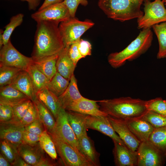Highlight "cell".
Wrapping results in <instances>:
<instances>
[{
  "mask_svg": "<svg viewBox=\"0 0 166 166\" xmlns=\"http://www.w3.org/2000/svg\"><path fill=\"white\" fill-rule=\"evenodd\" d=\"M144 14L137 19L138 29L151 28L154 25L166 22V9L164 0H144Z\"/></svg>",
  "mask_w": 166,
  "mask_h": 166,
  "instance_id": "obj_5",
  "label": "cell"
},
{
  "mask_svg": "<svg viewBox=\"0 0 166 166\" xmlns=\"http://www.w3.org/2000/svg\"><path fill=\"white\" fill-rule=\"evenodd\" d=\"M64 0H45L44 2L39 8L38 10H41L52 5L60 3L63 2Z\"/></svg>",
  "mask_w": 166,
  "mask_h": 166,
  "instance_id": "obj_46",
  "label": "cell"
},
{
  "mask_svg": "<svg viewBox=\"0 0 166 166\" xmlns=\"http://www.w3.org/2000/svg\"><path fill=\"white\" fill-rule=\"evenodd\" d=\"M69 123L77 139L86 132L85 119L86 115L66 110Z\"/></svg>",
  "mask_w": 166,
  "mask_h": 166,
  "instance_id": "obj_25",
  "label": "cell"
},
{
  "mask_svg": "<svg viewBox=\"0 0 166 166\" xmlns=\"http://www.w3.org/2000/svg\"><path fill=\"white\" fill-rule=\"evenodd\" d=\"M48 133L57 136L78 150V139L69 123L65 109H61L53 128Z\"/></svg>",
  "mask_w": 166,
  "mask_h": 166,
  "instance_id": "obj_11",
  "label": "cell"
},
{
  "mask_svg": "<svg viewBox=\"0 0 166 166\" xmlns=\"http://www.w3.org/2000/svg\"><path fill=\"white\" fill-rule=\"evenodd\" d=\"M58 55V54L34 61L35 65L49 81L57 72L56 64Z\"/></svg>",
  "mask_w": 166,
  "mask_h": 166,
  "instance_id": "obj_28",
  "label": "cell"
},
{
  "mask_svg": "<svg viewBox=\"0 0 166 166\" xmlns=\"http://www.w3.org/2000/svg\"><path fill=\"white\" fill-rule=\"evenodd\" d=\"M13 109L12 106L0 104V122L11 120L13 117Z\"/></svg>",
  "mask_w": 166,
  "mask_h": 166,
  "instance_id": "obj_43",
  "label": "cell"
},
{
  "mask_svg": "<svg viewBox=\"0 0 166 166\" xmlns=\"http://www.w3.org/2000/svg\"><path fill=\"white\" fill-rule=\"evenodd\" d=\"M80 39L70 45L68 50L69 55L76 65L80 59L84 58L80 54L78 49V45Z\"/></svg>",
  "mask_w": 166,
  "mask_h": 166,
  "instance_id": "obj_42",
  "label": "cell"
},
{
  "mask_svg": "<svg viewBox=\"0 0 166 166\" xmlns=\"http://www.w3.org/2000/svg\"><path fill=\"white\" fill-rule=\"evenodd\" d=\"M69 81L57 72L49 81L47 88L58 97L65 91L69 85Z\"/></svg>",
  "mask_w": 166,
  "mask_h": 166,
  "instance_id": "obj_30",
  "label": "cell"
},
{
  "mask_svg": "<svg viewBox=\"0 0 166 166\" xmlns=\"http://www.w3.org/2000/svg\"><path fill=\"white\" fill-rule=\"evenodd\" d=\"M21 69L0 65V86L11 85L17 77Z\"/></svg>",
  "mask_w": 166,
  "mask_h": 166,
  "instance_id": "obj_32",
  "label": "cell"
},
{
  "mask_svg": "<svg viewBox=\"0 0 166 166\" xmlns=\"http://www.w3.org/2000/svg\"><path fill=\"white\" fill-rule=\"evenodd\" d=\"M146 101L130 97L98 101L100 109L108 115L124 121L141 117L148 111Z\"/></svg>",
  "mask_w": 166,
  "mask_h": 166,
  "instance_id": "obj_2",
  "label": "cell"
},
{
  "mask_svg": "<svg viewBox=\"0 0 166 166\" xmlns=\"http://www.w3.org/2000/svg\"><path fill=\"white\" fill-rule=\"evenodd\" d=\"M31 17L37 22L46 21L58 23L71 17L68 9L63 1L38 10L32 14Z\"/></svg>",
  "mask_w": 166,
  "mask_h": 166,
  "instance_id": "obj_9",
  "label": "cell"
},
{
  "mask_svg": "<svg viewBox=\"0 0 166 166\" xmlns=\"http://www.w3.org/2000/svg\"><path fill=\"white\" fill-rule=\"evenodd\" d=\"M159 42L157 59L166 58V22L153 25L152 27Z\"/></svg>",
  "mask_w": 166,
  "mask_h": 166,
  "instance_id": "obj_31",
  "label": "cell"
},
{
  "mask_svg": "<svg viewBox=\"0 0 166 166\" xmlns=\"http://www.w3.org/2000/svg\"><path fill=\"white\" fill-rule=\"evenodd\" d=\"M12 166H31L26 162L19 155Z\"/></svg>",
  "mask_w": 166,
  "mask_h": 166,
  "instance_id": "obj_48",
  "label": "cell"
},
{
  "mask_svg": "<svg viewBox=\"0 0 166 166\" xmlns=\"http://www.w3.org/2000/svg\"><path fill=\"white\" fill-rule=\"evenodd\" d=\"M66 6L71 17H75L77 8L79 4L86 6L88 4L87 0H64L63 1Z\"/></svg>",
  "mask_w": 166,
  "mask_h": 166,
  "instance_id": "obj_40",
  "label": "cell"
},
{
  "mask_svg": "<svg viewBox=\"0 0 166 166\" xmlns=\"http://www.w3.org/2000/svg\"><path fill=\"white\" fill-rule=\"evenodd\" d=\"M1 153L10 163L11 165L19 156L17 148L7 141L0 140Z\"/></svg>",
  "mask_w": 166,
  "mask_h": 166,
  "instance_id": "obj_35",
  "label": "cell"
},
{
  "mask_svg": "<svg viewBox=\"0 0 166 166\" xmlns=\"http://www.w3.org/2000/svg\"><path fill=\"white\" fill-rule=\"evenodd\" d=\"M0 123V140H6L17 148L22 144L24 127L20 121L12 120Z\"/></svg>",
  "mask_w": 166,
  "mask_h": 166,
  "instance_id": "obj_12",
  "label": "cell"
},
{
  "mask_svg": "<svg viewBox=\"0 0 166 166\" xmlns=\"http://www.w3.org/2000/svg\"><path fill=\"white\" fill-rule=\"evenodd\" d=\"M0 166H12L10 163L6 158L0 153Z\"/></svg>",
  "mask_w": 166,
  "mask_h": 166,
  "instance_id": "obj_49",
  "label": "cell"
},
{
  "mask_svg": "<svg viewBox=\"0 0 166 166\" xmlns=\"http://www.w3.org/2000/svg\"><path fill=\"white\" fill-rule=\"evenodd\" d=\"M94 25L89 20L80 21L75 17L61 22L59 28L65 46H70L80 39L84 33Z\"/></svg>",
  "mask_w": 166,
  "mask_h": 166,
  "instance_id": "obj_6",
  "label": "cell"
},
{
  "mask_svg": "<svg viewBox=\"0 0 166 166\" xmlns=\"http://www.w3.org/2000/svg\"><path fill=\"white\" fill-rule=\"evenodd\" d=\"M141 118L149 122L155 128L166 127V117L148 111Z\"/></svg>",
  "mask_w": 166,
  "mask_h": 166,
  "instance_id": "obj_36",
  "label": "cell"
},
{
  "mask_svg": "<svg viewBox=\"0 0 166 166\" xmlns=\"http://www.w3.org/2000/svg\"><path fill=\"white\" fill-rule=\"evenodd\" d=\"M114 147L113 150L115 165L117 166H137L136 152L128 148L126 145L113 140Z\"/></svg>",
  "mask_w": 166,
  "mask_h": 166,
  "instance_id": "obj_17",
  "label": "cell"
},
{
  "mask_svg": "<svg viewBox=\"0 0 166 166\" xmlns=\"http://www.w3.org/2000/svg\"><path fill=\"white\" fill-rule=\"evenodd\" d=\"M40 136L25 130L22 135V144L31 146H35L39 143Z\"/></svg>",
  "mask_w": 166,
  "mask_h": 166,
  "instance_id": "obj_44",
  "label": "cell"
},
{
  "mask_svg": "<svg viewBox=\"0 0 166 166\" xmlns=\"http://www.w3.org/2000/svg\"><path fill=\"white\" fill-rule=\"evenodd\" d=\"M78 150L93 166L100 165V154L96 150L93 141L87 132L78 139Z\"/></svg>",
  "mask_w": 166,
  "mask_h": 166,
  "instance_id": "obj_18",
  "label": "cell"
},
{
  "mask_svg": "<svg viewBox=\"0 0 166 166\" xmlns=\"http://www.w3.org/2000/svg\"><path fill=\"white\" fill-rule=\"evenodd\" d=\"M83 97L79 91L77 81L73 74L71 77L68 87L58 97L62 108L65 110L73 102Z\"/></svg>",
  "mask_w": 166,
  "mask_h": 166,
  "instance_id": "obj_22",
  "label": "cell"
},
{
  "mask_svg": "<svg viewBox=\"0 0 166 166\" xmlns=\"http://www.w3.org/2000/svg\"><path fill=\"white\" fill-rule=\"evenodd\" d=\"M24 128L25 130L40 135L45 130L43 124L38 118Z\"/></svg>",
  "mask_w": 166,
  "mask_h": 166,
  "instance_id": "obj_41",
  "label": "cell"
},
{
  "mask_svg": "<svg viewBox=\"0 0 166 166\" xmlns=\"http://www.w3.org/2000/svg\"><path fill=\"white\" fill-rule=\"evenodd\" d=\"M4 31L1 29L0 31V47L1 48L3 45V34Z\"/></svg>",
  "mask_w": 166,
  "mask_h": 166,
  "instance_id": "obj_50",
  "label": "cell"
},
{
  "mask_svg": "<svg viewBox=\"0 0 166 166\" xmlns=\"http://www.w3.org/2000/svg\"><path fill=\"white\" fill-rule=\"evenodd\" d=\"M98 101L91 100L83 97L74 102L66 110L71 111L86 115L97 117H106L108 115L101 110Z\"/></svg>",
  "mask_w": 166,
  "mask_h": 166,
  "instance_id": "obj_15",
  "label": "cell"
},
{
  "mask_svg": "<svg viewBox=\"0 0 166 166\" xmlns=\"http://www.w3.org/2000/svg\"><path fill=\"white\" fill-rule=\"evenodd\" d=\"M36 94L37 98L51 112L56 120L62 108L58 97L47 87L38 91Z\"/></svg>",
  "mask_w": 166,
  "mask_h": 166,
  "instance_id": "obj_23",
  "label": "cell"
},
{
  "mask_svg": "<svg viewBox=\"0 0 166 166\" xmlns=\"http://www.w3.org/2000/svg\"><path fill=\"white\" fill-rule=\"evenodd\" d=\"M29 99L26 95L11 85L0 87V104L13 106Z\"/></svg>",
  "mask_w": 166,
  "mask_h": 166,
  "instance_id": "obj_21",
  "label": "cell"
},
{
  "mask_svg": "<svg viewBox=\"0 0 166 166\" xmlns=\"http://www.w3.org/2000/svg\"><path fill=\"white\" fill-rule=\"evenodd\" d=\"M144 0H99L98 5L109 18L124 22L144 15L141 6Z\"/></svg>",
  "mask_w": 166,
  "mask_h": 166,
  "instance_id": "obj_4",
  "label": "cell"
},
{
  "mask_svg": "<svg viewBox=\"0 0 166 166\" xmlns=\"http://www.w3.org/2000/svg\"><path fill=\"white\" fill-rule=\"evenodd\" d=\"M32 102L36 108L38 118L43 124L45 130L48 132H51L56 123V120L53 116L37 97Z\"/></svg>",
  "mask_w": 166,
  "mask_h": 166,
  "instance_id": "obj_26",
  "label": "cell"
},
{
  "mask_svg": "<svg viewBox=\"0 0 166 166\" xmlns=\"http://www.w3.org/2000/svg\"><path fill=\"white\" fill-rule=\"evenodd\" d=\"M69 46H65L59 53L56 65L57 72L70 81L76 65L69 55Z\"/></svg>",
  "mask_w": 166,
  "mask_h": 166,
  "instance_id": "obj_20",
  "label": "cell"
},
{
  "mask_svg": "<svg viewBox=\"0 0 166 166\" xmlns=\"http://www.w3.org/2000/svg\"><path fill=\"white\" fill-rule=\"evenodd\" d=\"M26 71L30 77L36 94L38 91L47 87L50 81L38 68L34 61L29 65Z\"/></svg>",
  "mask_w": 166,
  "mask_h": 166,
  "instance_id": "obj_27",
  "label": "cell"
},
{
  "mask_svg": "<svg viewBox=\"0 0 166 166\" xmlns=\"http://www.w3.org/2000/svg\"><path fill=\"white\" fill-rule=\"evenodd\" d=\"M57 152L66 166H93L77 149L57 136L48 133Z\"/></svg>",
  "mask_w": 166,
  "mask_h": 166,
  "instance_id": "obj_7",
  "label": "cell"
},
{
  "mask_svg": "<svg viewBox=\"0 0 166 166\" xmlns=\"http://www.w3.org/2000/svg\"><path fill=\"white\" fill-rule=\"evenodd\" d=\"M146 106L148 111L166 117V100L157 97L146 101Z\"/></svg>",
  "mask_w": 166,
  "mask_h": 166,
  "instance_id": "obj_37",
  "label": "cell"
},
{
  "mask_svg": "<svg viewBox=\"0 0 166 166\" xmlns=\"http://www.w3.org/2000/svg\"><path fill=\"white\" fill-rule=\"evenodd\" d=\"M37 23L34 45L31 54L34 61L58 54L65 47L59 23L46 21Z\"/></svg>",
  "mask_w": 166,
  "mask_h": 166,
  "instance_id": "obj_1",
  "label": "cell"
},
{
  "mask_svg": "<svg viewBox=\"0 0 166 166\" xmlns=\"http://www.w3.org/2000/svg\"><path fill=\"white\" fill-rule=\"evenodd\" d=\"M28 2V8L30 10H35L39 4L40 0H21Z\"/></svg>",
  "mask_w": 166,
  "mask_h": 166,
  "instance_id": "obj_47",
  "label": "cell"
},
{
  "mask_svg": "<svg viewBox=\"0 0 166 166\" xmlns=\"http://www.w3.org/2000/svg\"><path fill=\"white\" fill-rule=\"evenodd\" d=\"M164 0V5H165L166 6V0Z\"/></svg>",
  "mask_w": 166,
  "mask_h": 166,
  "instance_id": "obj_51",
  "label": "cell"
},
{
  "mask_svg": "<svg viewBox=\"0 0 166 166\" xmlns=\"http://www.w3.org/2000/svg\"><path fill=\"white\" fill-rule=\"evenodd\" d=\"M24 15L18 14L11 17L10 22L6 26L3 34V45L6 44L10 40L11 35L14 30L20 26L23 21Z\"/></svg>",
  "mask_w": 166,
  "mask_h": 166,
  "instance_id": "obj_34",
  "label": "cell"
},
{
  "mask_svg": "<svg viewBox=\"0 0 166 166\" xmlns=\"http://www.w3.org/2000/svg\"><path fill=\"white\" fill-rule=\"evenodd\" d=\"M38 118L36 108L34 103L32 101L26 113L20 122L25 127Z\"/></svg>",
  "mask_w": 166,
  "mask_h": 166,
  "instance_id": "obj_39",
  "label": "cell"
},
{
  "mask_svg": "<svg viewBox=\"0 0 166 166\" xmlns=\"http://www.w3.org/2000/svg\"><path fill=\"white\" fill-rule=\"evenodd\" d=\"M153 34L151 28L143 29L137 37L125 49L120 52L110 53L108 60L110 65L117 68L145 53L150 47Z\"/></svg>",
  "mask_w": 166,
  "mask_h": 166,
  "instance_id": "obj_3",
  "label": "cell"
},
{
  "mask_svg": "<svg viewBox=\"0 0 166 166\" xmlns=\"http://www.w3.org/2000/svg\"><path fill=\"white\" fill-rule=\"evenodd\" d=\"M125 121L130 130L141 142L147 141L155 129L149 122L141 118Z\"/></svg>",
  "mask_w": 166,
  "mask_h": 166,
  "instance_id": "obj_19",
  "label": "cell"
},
{
  "mask_svg": "<svg viewBox=\"0 0 166 166\" xmlns=\"http://www.w3.org/2000/svg\"><path fill=\"white\" fill-rule=\"evenodd\" d=\"M78 49L84 58L91 54L92 45L88 41L80 39L78 45Z\"/></svg>",
  "mask_w": 166,
  "mask_h": 166,
  "instance_id": "obj_45",
  "label": "cell"
},
{
  "mask_svg": "<svg viewBox=\"0 0 166 166\" xmlns=\"http://www.w3.org/2000/svg\"><path fill=\"white\" fill-rule=\"evenodd\" d=\"M137 166H161L166 157L148 141L141 142L136 151Z\"/></svg>",
  "mask_w": 166,
  "mask_h": 166,
  "instance_id": "obj_10",
  "label": "cell"
},
{
  "mask_svg": "<svg viewBox=\"0 0 166 166\" xmlns=\"http://www.w3.org/2000/svg\"><path fill=\"white\" fill-rule=\"evenodd\" d=\"M34 61L32 57H26L19 52L13 45L10 40L1 48L0 65L26 71Z\"/></svg>",
  "mask_w": 166,
  "mask_h": 166,
  "instance_id": "obj_8",
  "label": "cell"
},
{
  "mask_svg": "<svg viewBox=\"0 0 166 166\" xmlns=\"http://www.w3.org/2000/svg\"><path fill=\"white\" fill-rule=\"evenodd\" d=\"M108 117L114 131L125 145L132 151L136 152L141 142L130 130L125 121L109 115Z\"/></svg>",
  "mask_w": 166,
  "mask_h": 166,
  "instance_id": "obj_14",
  "label": "cell"
},
{
  "mask_svg": "<svg viewBox=\"0 0 166 166\" xmlns=\"http://www.w3.org/2000/svg\"><path fill=\"white\" fill-rule=\"evenodd\" d=\"M108 116L97 117L87 115L85 119L86 129L97 130L109 136L113 140L121 144L125 145L114 131Z\"/></svg>",
  "mask_w": 166,
  "mask_h": 166,
  "instance_id": "obj_13",
  "label": "cell"
},
{
  "mask_svg": "<svg viewBox=\"0 0 166 166\" xmlns=\"http://www.w3.org/2000/svg\"><path fill=\"white\" fill-rule=\"evenodd\" d=\"M148 141L166 157V127L155 128Z\"/></svg>",
  "mask_w": 166,
  "mask_h": 166,
  "instance_id": "obj_29",
  "label": "cell"
},
{
  "mask_svg": "<svg viewBox=\"0 0 166 166\" xmlns=\"http://www.w3.org/2000/svg\"><path fill=\"white\" fill-rule=\"evenodd\" d=\"M32 101L29 99L12 106L13 117L12 120L20 121L25 116Z\"/></svg>",
  "mask_w": 166,
  "mask_h": 166,
  "instance_id": "obj_38",
  "label": "cell"
},
{
  "mask_svg": "<svg viewBox=\"0 0 166 166\" xmlns=\"http://www.w3.org/2000/svg\"><path fill=\"white\" fill-rule=\"evenodd\" d=\"M39 143L42 149L52 159L55 160L57 158V152L55 144L46 130L41 135Z\"/></svg>",
  "mask_w": 166,
  "mask_h": 166,
  "instance_id": "obj_33",
  "label": "cell"
},
{
  "mask_svg": "<svg viewBox=\"0 0 166 166\" xmlns=\"http://www.w3.org/2000/svg\"><path fill=\"white\" fill-rule=\"evenodd\" d=\"M17 149L19 155L31 166H40L46 157L39 143L34 146L22 144Z\"/></svg>",
  "mask_w": 166,
  "mask_h": 166,
  "instance_id": "obj_16",
  "label": "cell"
},
{
  "mask_svg": "<svg viewBox=\"0 0 166 166\" xmlns=\"http://www.w3.org/2000/svg\"><path fill=\"white\" fill-rule=\"evenodd\" d=\"M24 94L33 101L36 97L30 77L27 72L22 70L10 85Z\"/></svg>",
  "mask_w": 166,
  "mask_h": 166,
  "instance_id": "obj_24",
  "label": "cell"
}]
</instances>
